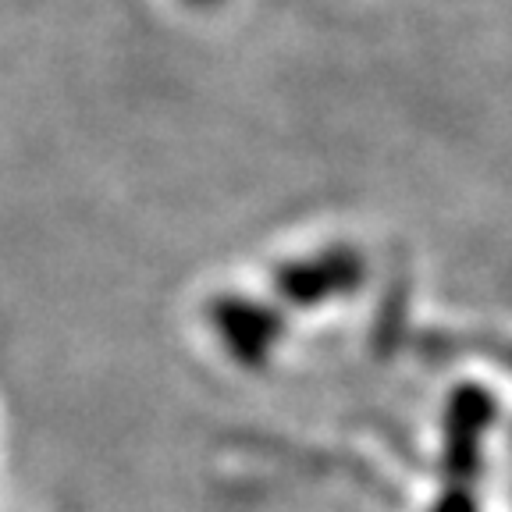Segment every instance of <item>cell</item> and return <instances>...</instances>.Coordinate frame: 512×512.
<instances>
[{"label": "cell", "mask_w": 512, "mask_h": 512, "mask_svg": "<svg viewBox=\"0 0 512 512\" xmlns=\"http://www.w3.org/2000/svg\"><path fill=\"white\" fill-rule=\"evenodd\" d=\"M185 4H192V8H210V4H217V0H185Z\"/></svg>", "instance_id": "1"}]
</instances>
